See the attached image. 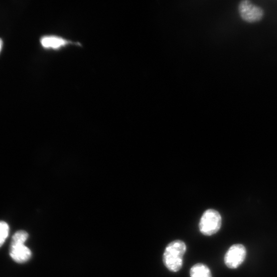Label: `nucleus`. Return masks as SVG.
I'll return each instance as SVG.
<instances>
[{
  "label": "nucleus",
  "mask_w": 277,
  "mask_h": 277,
  "mask_svg": "<svg viewBox=\"0 0 277 277\" xmlns=\"http://www.w3.org/2000/svg\"><path fill=\"white\" fill-rule=\"evenodd\" d=\"M186 251V246L183 241L177 240L170 242L166 247L163 256L166 268L172 272L179 271L183 266Z\"/></svg>",
  "instance_id": "obj_1"
},
{
  "label": "nucleus",
  "mask_w": 277,
  "mask_h": 277,
  "mask_svg": "<svg viewBox=\"0 0 277 277\" xmlns=\"http://www.w3.org/2000/svg\"><path fill=\"white\" fill-rule=\"evenodd\" d=\"M2 46H3V41L1 39H0V53H1V51L2 50Z\"/></svg>",
  "instance_id": "obj_10"
},
{
  "label": "nucleus",
  "mask_w": 277,
  "mask_h": 277,
  "mask_svg": "<svg viewBox=\"0 0 277 277\" xmlns=\"http://www.w3.org/2000/svg\"><path fill=\"white\" fill-rule=\"evenodd\" d=\"M28 238V234L26 232L19 231L12 236L11 244H24Z\"/></svg>",
  "instance_id": "obj_8"
},
{
  "label": "nucleus",
  "mask_w": 277,
  "mask_h": 277,
  "mask_svg": "<svg viewBox=\"0 0 277 277\" xmlns=\"http://www.w3.org/2000/svg\"><path fill=\"white\" fill-rule=\"evenodd\" d=\"M70 42L57 36H45L40 39L42 46L46 49H59L67 45Z\"/></svg>",
  "instance_id": "obj_6"
},
{
  "label": "nucleus",
  "mask_w": 277,
  "mask_h": 277,
  "mask_svg": "<svg viewBox=\"0 0 277 277\" xmlns=\"http://www.w3.org/2000/svg\"><path fill=\"white\" fill-rule=\"evenodd\" d=\"M31 251L24 244H11L10 256L13 261L23 264L29 261L31 257Z\"/></svg>",
  "instance_id": "obj_5"
},
{
  "label": "nucleus",
  "mask_w": 277,
  "mask_h": 277,
  "mask_svg": "<svg viewBox=\"0 0 277 277\" xmlns=\"http://www.w3.org/2000/svg\"><path fill=\"white\" fill-rule=\"evenodd\" d=\"M9 228L7 223L4 221H0V248L4 244L8 237Z\"/></svg>",
  "instance_id": "obj_9"
},
{
  "label": "nucleus",
  "mask_w": 277,
  "mask_h": 277,
  "mask_svg": "<svg viewBox=\"0 0 277 277\" xmlns=\"http://www.w3.org/2000/svg\"><path fill=\"white\" fill-rule=\"evenodd\" d=\"M238 10L242 20L249 23L261 21L264 16V11L248 0L240 2Z\"/></svg>",
  "instance_id": "obj_3"
},
{
  "label": "nucleus",
  "mask_w": 277,
  "mask_h": 277,
  "mask_svg": "<svg viewBox=\"0 0 277 277\" xmlns=\"http://www.w3.org/2000/svg\"><path fill=\"white\" fill-rule=\"evenodd\" d=\"M221 225L222 218L219 213L213 209L207 210L201 218L200 231L205 236H212L219 231Z\"/></svg>",
  "instance_id": "obj_2"
},
{
  "label": "nucleus",
  "mask_w": 277,
  "mask_h": 277,
  "mask_svg": "<svg viewBox=\"0 0 277 277\" xmlns=\"http://www.w3.org/2000/svg\"><path fill=\"white\" fill-rule=\"evenodd\" d=\"M247 255V251L243 245L232 246L224 257L225 264L230 269L238 268L244 263Z\"/></svg>",
  "instance_id": "obj_4"
},
{
  "label": "nucleus",
  "mask_w": 277,
  "mask_h": 277,
  "mask_svg": "<svg viewBox=\"0 0 277 277\" xmlns=\"http://www.w3.org/2000/svg\"><path fill=\"white\" fill-rule=\"evenodd\" d=\"M190 277H212L210 269L202 264L194 265L190 269Z\"/></svg>",
  "instance_id": "obj_7"
}]
</instances>
